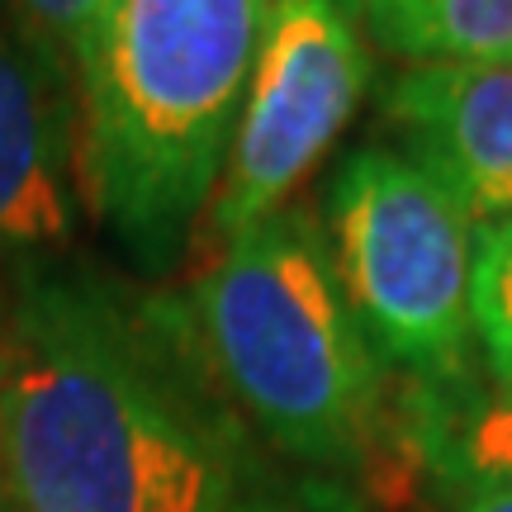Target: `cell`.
<instances>
[{
    "label": "cell",
    "mask_w": 512,
    "mask_h": 512,
    "mask_svg": "<svg viewBox=\"0 0 512 512\" xmlns=\"http://www.w3.org/2000/svg\"><path fill=\"white\" fill-rule=\"evenodd\" d=\"M76 185V114L57 48L0 15V247H62Z\"/></svg>",
    "instance_id": "cell-7"
},
{
    "label": "cell",
    "mask_w": 512,
    "mask_h": 512,
    "mask_svg": "<svg viewBox=\"0 0 512 512\" xmlns=\"http://www.w3.org/2000/svg\"><path fill=\"white\" fill-rule=\"evenodd\" d=\"M223 437L124 318L76 285H38L0 347L5 512H228Z\"/></svg>",
    "instance_id": "cell-1"
},
{
    "label": "cell",
    "mask_w": 512,
    "mask_h": 512,
    "mask_svg": "<svg viewBox=\"0 0 512 512\" xmlns=\"http://www.w3.org/2000/svg\"><path fill=\"white\" fill-rule=\"evenodd\" d=\"M332 266L366 342L389 361L446 380L470 361L475 223L418 162L356 152L328 195Z\"/></svg>",
    "instance_id": "cell-4"
},
{
    "label": "cell",
    "mask_w": 512,
    "mask_h": 512,
    "mask_svg": "<svg viewBox=\"0 0 512 512\" xmlns=\"http://www.w3.org/2000/svg\"><path fill=\"white\" fill-rule=\"evenodd\" d=\"M366 91V53L332 0H266L252 86L223 162L209 223L223 238L280 214L332 152Z\"/></svg>",
    "instance_id": "cell-5"
},
{
    "label": "cell",
    "mask_w": 512,
    "mask_h": 512,
    "mask_svg": "<svg viewBox=\"0 0 512 512\" xmlns=\"http://www.w3.org/2000/svg\"><path fill=\"white\" fill-rule=\"evenodd\" d=\"M451 512H512V494H498V498H456Z\"/></svg>",
    "instance_id": "cell-13"
},
{
    "label": "cell",
    "mask_w": 512,
    "mask_h": 512,
    "mask_svg": "<svg viewBox=\"0 0 512 512\" xmlns=\"http://www.w3.org/2000/svg\"><path fill=\"white\" fill-rule=\"evenodd\" d=\"M228 512H318L304 503H285V498H238Z\"/></svg>",
    "instance_id": "cell-12"
},
{
    "label": "cell",
    "mask_w": 512,
    "mask_h": 512,
    "mask_svg": "<svg viewBox=\"0 0 512 512\" xmlns=\"http://www.w3.org/2000/svg\"><path fill=\"white\" fill-rule=\"evenodd\" d=\"M204 351L275 451L342 465L380 418V361L304 209L223 238L195 285Z\"/></svg>",
    "instance_id": "cell-3"
},
{
    "label": "cell",
    "mask_w": 512,
    "mask_h": 512,
    "mask_svg": "<svg viewBox=\"0 0 512 512\" xmlns=\"http://www.w3.org/2000/svg\"><path fill=\"white\" fill-rule=\"evenodd\" d=\"M10 5L43 43L67 48V53H76V43L86 38L95 15L105 10V0H10Z\"/></svg>",
    "instance_id": "cell-11"
},
{
    "label": "cell",
    "mask_w": 512,
    "mask_h": 512,
    "mask_svg": "<svg viewBox=\"0 0 512 512\" xmlns=\"http://www.w3.org/2000/svg\"><path fill=\"white\" fill-rule=\"evenodd\" d=\"M361 15L403 62H512V0H366Z\"/></svg>",
    "instance_id": "cell-8"
},
{
    "label": "cell",
    "mask_w": 512,
    "mask_h": 512,
    "mask_svg": "<svg viewBox=\"0 0 512 512\" xmlns=\"http://www.w3.org/2000/svg\"><path fill=\"white\" fill-rule=\"evenodd\" d=\"M418 446L456 498L512 494V389L456 408H427Z\"/></svg>",
    "instance_id": "cell-9"
},
{
    "label": "cell",
    "mask_w": 512,
    "mask_h": 512,
    "mask_svg": "<svg viewBox=\"0 0 512 512\" xmlns=\"http://www.w3.org/2000/svg\"><path fill=\"white\" fill-rule=\"evenodd\" d=\"M332 5H337L342 15H361V10H366V0H332Z\"/></svg>",
    "instance_id": "cell-14"
},
{
    "label": "cell",
    "mask_w": 512,
    "mask_h": 512,
    "mask_svg": "<svg viewBox=\"0 0 512 512\" xmlns=\"http://www.w3.org/2000/svg\"><path fill=\"white\" fill-rule=\"evenodd\" d=\"M380 114L470 223L512 214V62H408L380 91Z\"/></svg>",
    "instance_id": "cell-6"
},
{
    "label": "cell",
    "mask_w": 512,
    "mask_h": 512,
    "mask_svg": "<svg viewBox=\"0 0 512 512\" xmlns=\"http://www.w3.org/2000/svg\"><path fill=\"white\" fill-rule=\"evenodd\" d=\"M266 0H105L76 43V181L133 252L162 261L219 190Z\"/></svg>",
    "instance_id": "cell-2"
},
{
    "label": "cell",
    "mask_w": 512,
    "mask_h": 512,
    "mask_svg": "<svg viewBox=\"0 0 512 512\" xmlns=\"http://www.w3.org/2000/svg\"><path fill=\"white\" fill-rule=\"evenodd\" d=\"M475 342L494 389H512V214L475 233V280H470Z\"/></svg>",
    "instance_id": "cell-10"
},
{
    "label": "cell",
    "mask_w": 512,
    "mask_h": 512,
    "mask_svg": "<svg viewBox=\"0 0 512 512\" xmlns=\"http://www.w3.org/2000/svg\"><path fill=\"white\" fill-rule=\"evenodd\" d=\"M0 512H5V508H0Z\"/></svg>",
    "instance_id": "cell-15"
}]
</instances>
